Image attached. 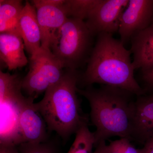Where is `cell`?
Here are the masks:
<instances>
[{
  "label": "cell",
  "mask_w": 153,
  "mask_h": 153,
  "mask_svg": "<svg viewBox=\"0 0 153 153\" xmlns=\"http://www.w3.org/2000/svg\"><path fill=\"white\" fill-rule=\"evenodd\" d=\"M25 5L20 0L0 1V33L20 35L19 18Z\"/></svg>",
  "instance_id": "obj_15"
},
{
  "label": "cell",
  "mask_w": 153,
  "mask_h": 153,
  "mask_svg": "<svg viewBox=\"0 0 153 153\" xmlns=\"http://www.w3.org/2000/svg\"><path fill=\"white\" fill-rule=\"evenodd\" d=\"M22 79L17 74L0 71V100L25 98L22 91Z\"/></svg>",
  "instance_id": "obj_16"
},
{
  "label": "cell",
  "mask_w": 153,
  "mask_h": 153,
  "mask_svg": "<svg viewBox=\"0 0 153 153\" xmlns=\"http://www.w3.org/2000/svg\"><path fill=\"white\" fill-rule=\"evenodd\" d=\"M95 146L94 134L88 124L81 127L75 133V139L67 153H91Z\"/></svg>",
  "instance_id": "obj_17"
},
{
  "label": "cell",
  "mask_w": 153,
  "mask_h": 153,
  "mask_svg": "<svg viewBox=\"0 0 153 153\" xmlns=\"http://www.w3.org/2000/svg\"><path fill=\"white\" fill-rule=\"evenodd\" d=\"M129 0H100L85 21L94 36L118 32L121 16Z\"/></svg>",
  "instance_id": "obj_6"
},
{
  "label": "cell",
  "mask_w": 153,
  "mask_h": 153,
  "mask_svg": "<svg viewBox=\"0 0 153 153\" xmlns=\"http://www.w3.org/2000/svg\"><path fill=\"white\" fill-rule=\"evenodd\" d=\"M19 27L26 51L30 57L36 55L41 49V32L36 9L30 2L25 5L19 18Z\"/></svg>",
  "instance_id": "obj_12"
},
{
  "label": "cell",
  "mask_w": 153,
  "mask_h": 153,
  "mask_svg": "<svg viewBox=\"0 0 153 153\" xmlns=\"http://www.w3.org/2000/svg\"><path fill=\"white\" fill-rule=\"evenodd\" d=\"M131 141L126 138L111 141L108 145L109 153H138V149L135 147Z\"/></svg>",
  "instance_id": "obj_19"
},
{
  "label": "cell",
  "mask_w": 153,
  "mask_h": 153,
  "mask_svg": "<svg viewBox=\"0 0 153 153\" xmlns=\"http://www.w3.org/2000/svg\"><path fill=\"white\" fill-rule=\"evenodd\" d=\"M152 24H153V16L152 19Z\"/></svg>",
  "instance_id": "obj_25"
},
{
  "label": "cell",
  "mask_w": 153,
  "mask_h": 153,
  "mask_svg": "<svg viewBox=\"0 0 153 153\" xmlns=\"http://www.w3.org/2000/svg\"><path fill=\"white\" fill-rule=\"evenodd\" d=\"M153 138V94L137 96L131 141L143 145Z\"/></svg>",
  "instance_id": "obj_11"
},
{
  "label": "cell",
  "mask_w": 153,
  "mask_h": 153,
  "mask_svg": "<svg viewBox=\"0 0 153 153\" xmlns=\"http://www.w3.org/2000/svg\"><path fill=\"white\" fill-rule=\"evenodd\" d=\"M138 153H153V138L146 142L141 149H138Z\"/></svg>",
  "instance_id": "obj_23"
},
{
  "label": "cell",
  "mask_w": 153,
  "mask_h": 153,
  "mask_svg": "<svg viewBox=\"0 0 153 153\" xmlns=\"http://www.w3.org/2000/svg\"><path fill=\"white\" fill-rule=\"evenodd\" d=\"M142 79L147 88L153 91V69L143 71Z\"/></svg>",
  "instance_id": "obj_21"
},
{
  "label": "cell",
  "mask_w": 153,
  "mask_h": 153,
  "mask_svg": "<svg viewBox=\"0 0 153 153\" xmlns=\"http://www.w3.org/2000/svg\"><path fill=\"white\" fill-rule=\"evenodd\" d=\"M0 153H20L17 146L0 144Z\"/></svg>",
  "instance_id": "obj_22"
},
{
  "label": "cell",
  "mask_w": 153,
  "mask_h": 153,
  "mask_svg": "<svg viewBox=\"0 0 153 153\" xmlns=\"http://www.w3.org/2000/svg\"><path fill=\"white\" fill-rule=\"evenodd\" d=\"M95 147L93 153H109L108 146L106 144L105 142L100 143Z\"/></svg>",
  "instance_id": "obj_24"
},
{
  "label": "cell",
  "mask_w": 153,
  "mask_h": 153,
  "mask_svg": "<svg viewBox=\"0 0 153 153\" xmlns=\"http://www.w3.org/2000/svg\"><path fill=\"white\" fill-rule=\"evenodd\" d=\"M153 16V0H129L120 20L118 33L124 44L149 27Z\"/></svg>",
  "instance_id": "obj_7"
},
{
  "label": "cell",
  "mask_w": 153,
  "mask_h": 153,
  "mask_svg": "<svg viewBox=\"0 0 153 153\" xmlns=\"http://www.w3.org/2000/svg\"><path fill=\"white\" fill-rule=\"evenodd\" d=\"M130 41L135 70L143 72L153 69V24L134 35Z\"/></svg>",
  "instance_id": "obj_13"
},
{
  "label": "cell",
  "mask_w": 153,
  "mask_h": 153,
  "mask_svg": "<svg viewBox=\"0 0 153 153\" xmlns=\"http://www.w3.org/2000/svg\"><path fill=\"white\" fill-rule=\"evenodd\" d=\"M25 48L21 36L10 33L0 34V58L10 71L27 64Z\"/></svg>",
  "instance_id": "obj_14"
},
{
  "label": "cell",
  "mask_w": 153,
  "mask_h": 153,
  "mask_svg": "<svg viewBox=\"0 0 153 153\" xmlns=\"http://www.w3.org/2000/svg\"><path fill=\"white\" fill-rule=\"evenodd\" d=\"M80 75L77 70L66 69L60 81L46 91L41 101L34 103L49 130L64 140L88 122L77 95Z\"/></svg>",
  "instance_id": "obj_3"
},
{
  "label": "cell",
  "mask_w": 153,
  "mask_h": 153,
  "mask_svg": "<svg viewBox=\"0 0 153 153\" xmlns=\"http://www.w3.org/2000/svg\"><path fill=\"white\" fill-rule=\"evenodd\" d=\"M62 64L49 49L30 57V70L22 79V88L28 97L35 99L60 81L64 71Z\"/></svg>",
  "instance_id": "obj_5"
},
{
  "label": "cell",
  "mask_w": 153,
  "mask_h": 153,
  "mask_svg": "<svg viewBox=\"0 0 153 153\" xmlns=\"http://www.w3.org/2000/svg\"><path fill=\"white\" fill-rule=\"evenodd\" d=\"M17 147L20 153H56L53 146L46 142L22 143Z\"/></svg>",
  "instance_id": "obj_20"
},
{
  "label": "cell",
  "mask_w": 153,
  "mask_h": 153,
  "mask_svg": "<svg viewBox=\"0 0 153 153\" xmlns=\"http://www.w3.org/2000/svg\"><path fill=\"white\" fill-rule=\"evenodd\" d=\"M100 0H66L63 6L68 18L86 20Z\"/></svg>",
  "instance_id": "obj_18"
},
{
  "label": "cell",
  "mask_w": 153,
  "mask_h": 153,
  "mask_svg": "<svg viewBox=\"0 0 153 153\" xmlns=\"http://www.w3.org/2000/svg\"><path fill=\"white\" fill-rule=\"evenodd\" d=\"M34 99L27 97L21 106L19 130L22 143L46 142L47 124L34 105Z\"/></svg>",
  "instance_id": "obj_9"
},
{
  "label": "cell",
  "mask_w": 153,
  "mask_h": 153,
  "mask_svg": "<svg viewBox=\"0 0 153 153\" xmlns=\"http://www.w3.org/2000/svg\"><path fill=\"white\" fill-rule=\"evenodd\" d=\"M77 92L84 97L90 107V119L96 128L95 147L113 137L131 141L136 96L119 88L92 85Z\"/></svg>",
  "instance_id": "obj_1"
},
{
  "label": "cell",
  "mask_w": 153,
  "mask_h": 153,
  "mask_svg": "<svg viewBox=\"0 0 153 153\" xmlns=\"http://www.w3.org/2000/svg\"><path fill=\"white\" fill-rule=\"evenodd\" d=\"M31 2L36 9L41 30V48L50 50L56 33L68 18L64 4L52 5L44 4L42 0H33Z\"/></svg>",
  "instance_id": "obj_8"
},
{
  "label": "cell",
  "mask_w": 153,
  "mask_h": 153,
  "mask_svg": "<svg viewBox=\"0 0 153 153\" xmlns=\"http://www.w3.org/2000/svg\"><path fill=\"white\" fill-rule=\"evenodd\" d=\"M0 100L1 132L0 144L18 146L22 143L19 130L21 106L27 99Z\"/></svg>",
  "instance_id": "obj_10"
},
{
  "label": "cell",
  "mask_w": 153,
  "mask_h": 153,
  "mask_svg": "<svg viewBox=\"0 0 153 153\" xmlns=\"http://www.w3.org/2000/svg\"><path fill=\"white\" fill-rule=\"evenodd\" d=\"M94 37L85 21L68 18L56 33L50 51L63 68L78 70L88 63Z\"/></svg>",
  "instance_id": "obj_4"
},
{
  "label": "cell",
  "mask_w": 153,
  "mask_h": 153,
  "mask_svg": "<svg viewBox=\"0 0 153 153\" xmlns=\"http://www.w3.org/2000/svg\"><path fill=\"white\" fill-rule=\"evenodd\" d=\"M124 45L111 34H98L79 84L97 83L128 91L137 96L145 94L134 76L131 52Z\"/></svg>",
  "instance_id": "obj_2"
}]
</instances>
